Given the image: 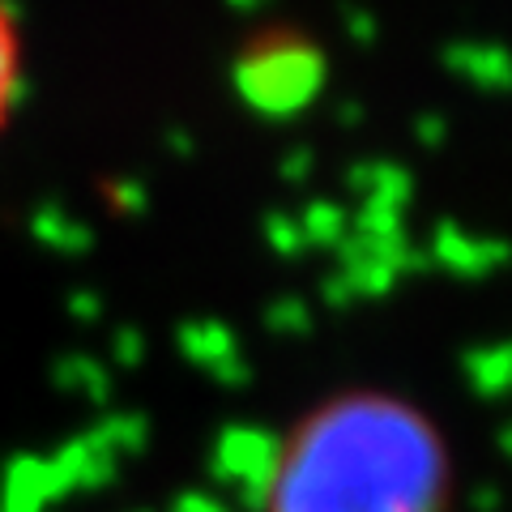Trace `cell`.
Listing matches in <instances>:
<instances>
[{
	"label": "cell",
	"instance_id": "obj_3",
	"mask_svg": "<svg viewBox=\"0 0 512 512\" xmlns=\"http://www.w3.org/2000/svg\"><path fill=\"white\" fill-rule=\"evenodd\" d=\"M431 265L453 278H491L512 265V244L500 235H474L453 218H440L427 239Z\"/></svg>",
	"mask_w": 512,
	"mask_h": 512
},
{
	"label": "cell",
	"instance_id": "obj_15",
	"mask_svg": "<svg viewBox=\"0 0 512 512\" xmlns=\"http://www.w3.org/2000/svg\"><path fill=\"white\" fill-rule=\"evenodd\" d=\"M359 116H363V107H359L355 99H350V103H342V107H338V120H346V124H359Z\"/></svg>",
	"mask_w": 512,
	"mask_h": 512
},
{
	"label": "cell",
	"instance_id": "obj_6",
	"mask_svg": "<svg viewBox=\"0 0 512 512\" xmlns=\"http://www.w3.org/2000/svg\"><path fill=\"white\" fill-rule=\"evenodd\" d=\"M22 86V43H18V22H13L9 5L0 0V124L9 120V107L18 99Z\"/></svg>",
	"mask_w": 512,
	"mask_h": 512
},
{
	"label": "cell",
	"instance_id": "obj_1",
	"mask_svg": "<svg viewBox=\"0 0 512 512\" xmlns=\"http://www.w3.org/2000/svg\"><path fill=\"white\" fill-rule=\"evenodd\" d=\"M440 427L393 393L350 389L274 440L256 512H448Z\"/></svg>",
	"mask_w": 512,
	"mask_h": 512
},
{
	"label": "cell",
	"instance_id": "obj_9",
	"mask_svg": "<svg viewBox=\"0 0 512 512\" xmlns=\"http://www.w3.org/2000/svg\"><path fill=\"white\" fill-rule=\"evenodd\" d=\"M30 227H35V235L43 239L47 248H60V252H77V248H86V227L77 218H64L60 210H52V205H47V210H39L35 214V222H30Z\"/></svg>",
	"mask_w": 512,
	"mask_h": 512
},
{
	"label": "cell",
	"instance_id": "obj_8",
	"mask_svg": "<svg viewBox=\"0 0 512 512\" xmlns=\"http://www.w3.org/2000/svg\"><path fill=\"white\" fill-rule=\"evenodd\" d=\"M466 372L478 389H508L512 384V342L508 346H495V350H470L466 355Z\"/></svg>",
	"mask_w": 512,
	"mask_h": 512
},
{
	"label": "cell",
	"instance_id": "obj_14",
	"mask_svg": "<svg viewBox=\"0 0 512 512\" xmlns=\"http://www.w3.org/2000/svg\"><path fill=\"white\" fill-rule=\"evenodd\" d=\"M312 167H316L312 150H291V154L282 158V175H286V180H291V184H303V180H308Z\"/></svg>",
	"mask_w": 512,
	"mask_h": 512
},
{
	"label": "cell",
	"instance_id": "obj_13",
	"mask_svg": "<svg viewBox=\"0 0 512 512\" xmlns=\"http://www.w3.org/2000/svg\"><path fill=\"white\" fill-rule=\"evenodd\" d=\"M414 137H419L427 150L444 146V141H448V120H444V116H431V111H427V116L414 120Z\"/></svg>",
	"mask_w": 512,
	"mask_h": 512
},
{
	"label": "cell",
	"instance_id": "obj_10",
	"mask_svg": "<svg viewBox=\"0 0 512 512\" xmlns=\"http://www.w3.org/2000/svg\"><path fill=\"white\" fill-rule=\"evenodd\" d=\"M265 244L274 248L278 256H299V252H308V239H303L299 218H291V214H269V218H265Z\"/></svg>",
	"mask_w": 512,
	"mask_h": 512
},
{
	"label": "cell",
	"instance_id": "obj_7",
	"mask_svg": "<svg viewBox=\"0 0 512 512\" xmlns=\"http://www.w3.org/2000/svg\"><path fill=\"white\" fill-rule=\"evenodd\" d=\"M299 227H303V239H308V248H338L346 231H350V214L342 210L338 201H312L303 205L299 214Z\"/></svg>",
	"mask_w": 512,
	"mask_h": 512
},
{
	"label": "cell",
	"instance_id": "obj_5",
	"mask_svg": "<svg viewBox=\"0 0 512 512\" xmlns=\"http://www.w3.org/2000/svg\"><path fill=\"white\" fill-rule=\"evenodd\" d=\"M346 184L359 201H384V205H397V210H406L414 201V175L397 163H355Z\"/></svg>",
	"mask_w": 512,
	"mask_h": 512
},
{
	"label": "cell",
	"instance_id": "obj_2",
	"mask_svg": "<svg viewBox=\"0 0 512 512\" xmlns=\"http://www.w3.org/2000/svg\"><path fill=\"white\" fill-rule=\"evenodd\" d=\"M325 52L299 30H265L235 56V94L256 116L291 120L325 90Z\"/></svg>",
	"mask_w": 512,
	"mask_h": 512
},
{
	"label": "cell",
	"instance_id": "obj_12",
	"mask_svg": "<svg viewBox=\"0 0 512 512\" xmlns=\"http://www.w3.org/2000/svg\"><path fill=\"white\" fill-rule=\"evenodd\" d=\"M346 30H350V39H355V43H376L380 22H376V13H363V9L350 5L346 9Z\"/></svg>",
	"mask_w": 512,
	"mask_h": 512
},
{
	"label": "cell",
	"instance_id": "obj_11",
	"mask_svg": "<svg viewBox=\"0 0 512 512\" xmlns=\"http://www.w3.org/2000/svg\"><path fill=\"white\" fill-rule=\"evenodd\" d=\"M269 325H278V329H308L312 316H308V308H303L299 299H282L278 308H269Z\"/></svg>",
	"mask_w": 512,
	"mask_h": 512
},
{
	"label": "cell",
	"instance_id": "obj_4",
	"mask_svg": "<svg viewBox=\"0 0 512 512\" xmlns=\"http://www.w3.org/2000/svg\"><path fill=\"white\" fill-rule=\"evenodd\" d=\"M440 64L461 82H470L487 94H508L512 90V52L500 43H474V39H453L444 43Z\"/></svg>",
	"mask_w": 512,
	"mask_h": 512
}]
</instances>
